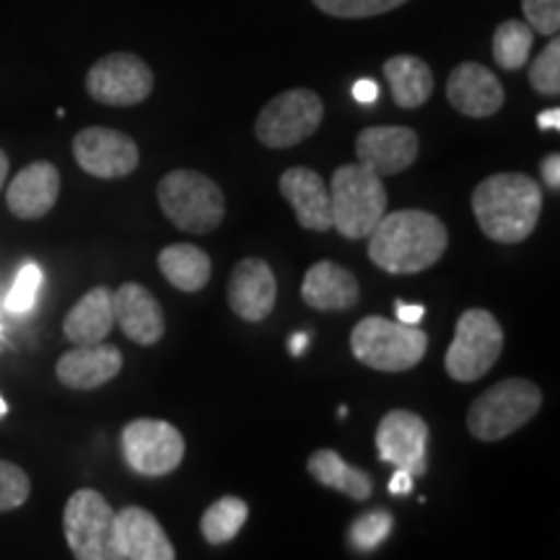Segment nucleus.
Instances as JSON below:
<instances>
[{
  "instance_id": "obj_1",
  "label": "nucleus",
  "mask_w": 560,
  "mask_h": 560,
  "mask_svg": "<svg viewBox=\"0 0 560 560\" xmlns=\"http://www.w3.org/2000/svg\"><path fill=\"white\" fill-rule=\"evenodd\" d=\"M450 247V231L439 215L405 208L384 213L369 234V257L389 276H416L436 265Z\"/></svg>"
},
{
  "instance_id": "obj_2",
  "label": "nucleus",
  "mask_w": 560,
  "mask_h": 560,
  "mask_svg": "<svg viewBox=\"0 0 560 560\" xmlns=\"http://www.w3.org/2000/svg\"><path fill=\"white\" fill-rule=\"evenodd\" d=\"M472 213L482 234L499 244L529 240L542 213V187L527 174L501 172L472 192Z\"/></svg>"
},
{
  "instance_id": "obj_3",
  "label": "nucleus",
  "mask_w": 560,
  "mask_h": 560,
  "mask_svg": "<svg viewBox=\"0 0 560 560\" xmlns=\"http://www.w3.org/2000/svg\"><path fill=\"white\" fill-rule=\"evenodd\" d=\"M332 229L346 240H369L387 213L384 179L363 164H342L330 182Z\"/></svg>"
},
{
  "instance_id": "obj_4",
  "label": "nucleus",
  "mask_w": 560,
  "mask_h": 560,
  "mask_svg": "<svg viewBox=\"0 0 560 560\" xmlns=\"http://www.w3.org/2000/svg\"><path fill=\"white\" fill-rule=\"evenodd\" d=\"M159 206L185 234H210L226 215L221 187L202 172L174 170L159 182Z\"/></svg>"
},
{
  "instance_id": "obj_5",
  "label": "nucleus",
  "mask_w": 560,
  "mask_h": 560,
  "mask_svg": "<svg viewBox=\"0 0 560 560\" xmlns=\"http://www.w3.org/2000/svg\"><path fill=\"white\" fill-rule=\"evenodd\" d=\"M542 408V392L522 376H511L482 392L467 412V431L478 441H501L516 433Z\"/></svg>"
},
{
  "instance_id": "obj_6",
  "label": "nucleus",
  "mask_w": 560,
  "mask_h": 560,
  "mask_svg": "<svg viewBox=\"0 0 560 560\" xmlns=\"http://www.w3.org/2000/svg\"><path fill=\"white\" fill-rule=\"evenodd\" d=\"M429 348V335L418 327L387 317H363L350 332V350L363 366L374 371H410L423 361Z\"/></svg>"
},
{
  "instance_id": "obj_7",
  "label": "nucleus",
  "mask_w": 560,
  "mask_h": 560,
  "mask_svg": "<svg viewBox=\"0 0 560 560\" xmlns=\"http://www.w3.org/2000/svg\"><path fill=\"white\" fill-rule=\"evenodd\" d=\"M62 529L75 560H125L117 514L96 490L81 488L70 495Z\"/></svg>"
},
{
  "instance_id": "obj_8",
  "label": "nucleus",
  "mask_w": 560,
  "mask_h": 560,
  "mask_svg": "<svg viewBox=\"0 0 560 560\" xmlns=\"http://www.w3.org/2000/svg\"><path fill=\"white\" fill-rule=\"evenodd\" d=\"M503 350V330L488 310H467L446 350V374L454 382H478L495 366Z\"/></svg>"
},
{
  "instance_id": "obj_9",
  "label": "nucleus",
  "mask_w": 560,
  "mask_h": 560,
  "mask_svg": "<svg viewBox=\"0 0 560 560\" xmlns=\"http://www.w3.org/2000/svg\"><path fill=\"white\" fill-rule=\"evenodd\" d=\"M325 117V104L312 89H289L265 104L255 122V136L268 149H291L312 138Z\"/></svg>"
},
{
  "instance_id": "obj_10",
  "label": "nucleus",
  "mask_w": 560,
  "mask_h": 560,
  "mask_svg": "<svg viewBox=\"0 0 560 560\" xmlns=\"http://www.w3.org/2000/svg\"><path fill=\"white\" fill-rule=\"evenodd\" d=\"M120 444L130 470L145 478L170 475L185 459V436L159 418L130 420L122 429Z\"/></svg>"
},
{
  "instance_id": "obj_11",
  "label": "nucleus",
  "mask_w": 560,
  "mask_h": 560,
  "mask_svg": "<svg viewBox=\"0 0 560 560\" xmlns=\"http://www.w3.org/2000/svg\"><path fill=\"white\" fill-rule=\"evenodd\" d=\"M86 91L91 100L107 107H136L151 96L153 73L138 55L112 52L91 66Z\"/></svg>"
},
{
  "instance_id": "obj_12",
  "label": "nucleus",
  "mask_w": 560,
  "mask_h": 560,
  "mask_svg": "<svg viewBox=\"0 0 560 560\" xmlns=\"http://www.w3.org/2000/svg\"><path fill=\"white\" fill-rule=\"evenodd\" d=\"M73 156L91 177L120 179L138 170L136 140L112 128H83L73 138Z\"/></svg>"
},
{
  "instance_id": "obj_13",
  "label": "nucleus",
  "mask_w": 560,
  "mask_h": 560,
  "mask_svg": "<svg viewBox=\"0 0 560 560\" xmlns=\"http://www.w3.org/2000/svg\"><path fill=\"white\" fill-rule=\"evenodd\" d=\"M380 457L412 478L425 475V452H429V425L410 410H392L380 420L376 429Z\"/></svg>"
},
{
  "instance_id": "obj_14",
  "label": "nucleus",
  "mask_w": 560,
  "mask_h": 560,
  "mask_svg": "<svg viewBox=\"0 0 560 560\" xmlns=\"http://www.w3.org/2000/svg\"><path fill=\"white\" fill-rule=\"evenodd\" d=\"M420 151L418 132L402 125H374L359 132L355 138V156L359 164L369 166L380 177H392L410 170Z\"/></svg>"
},
{
  "instance_id": "obj_15",
  "label": "nucleus",
  "mask_w": 560,
  "mask_h": 560,
  "mask_svg": "<svg viewBox=\"0 0 560 560\" xmlns=\"http://www.w3.org/2000/svg\"><path fill=\"white\" fill-rule=\"evenodd\" d=\"M446 100L459 115L482 120V117L495 115L506 102V91L493 70L480 66V62H459L446 81Z\"/></svg>"
},
{
  "instance_id": "obj_16",
  "label": "nucleus",
  "mask_w": 560,
  "mask_h": 560,
  "mask_svg": "<svg viewBox=\"0 0 560 560\" xmlns=\"http://www.w3.org/2000/svg\"><path fill=\"white\" fill-rule=\"evenodd\" d=\"M278 283L270 265L260 257H247L231 270L229 306L244 322H262L276 310Z\"/></svg>"
},
{
  "instance_id": "obj_17",
  "label": "nucleus",
  "mask_w": 560,
  "mask_h": 560,
  "mask_svg": "<svg viewBox=\"0 0 560 560\" xmlns=\"http://www.w3.org/2000/svg\"><path fill=\"white\" fill-rule=\"evenodd\" d=\"M280 195L289 200V206L296 213L301 229L325 231L332 229V206H330V187L310 166H291L280 174L278 179Z\"/></svg>"
},
{
  "instance_id": "obj_18",
  "label": "nucleus",
  "mask_w": 560,
  "mask_h": 560,
  "mask_svg": "<svg viewBox=\"0 0 560 560\" xmlns=\"http://www.w3.org/2000/svg\"><path fill=\"white\" fill-rule=\"evenodd\" d=\"M112 310H115V322L120 325L125 338L138 346H153L164 338V310L156 296L140 283H122L112 293Z\"/></svg>"
},
{
  "instance_id": "obj_19",
  "label": "nucleus",
  "mask_w": 560,
  "mask_h": 560,
  "mask_svg": "<svg viewBox=\"0 0 560 560\" xmlns=\"http://www.w3.org/2000/svg\"><path fill=\"white\" fill-rule=\"evenodd\" d=\"M60 195V172L50 161H34L11 179L5 190L9 210L21 221H34L55 208Z\"/></svg>"
},
{
  "instance_id": "obj_20",
  "label": "nucleus",
  "mask_w": 560,
  "mask_h": 560,
  "mask_svg": "<svg viewBox=\"0 0 560 560\" xmlns=\"http://www.w3.org/2000/svg\"><path fill=\"white\" fill-rule=\"evenodd\" d=\"M120 350L115 346H107V342H94V346H79L62 353L55 374H58V380L68 389L89 392L115 380L120 374Z\"/></svg>"
},
{
  "instance_id": "obj_21",
  "label": "nucleus",
  "mask_w": 560,
  "mask_h": 560,
  "mask_svg": "<svg viewBox=\"0 0 560 560\" xmlns=\"http://www.w3.org/2000/svg\"><path fill=\"white\" fill-rule=\"evenodd\" d=\"M301 299L317 312H348L359 304L361 285L353 272L342 265L322 260L306 270Z\"/></svg>"
},
{
  "instance_id": "obj_22",
  "label": "nucleus",
  "mask_w": 560,
  "mask_h": 560,
  "mask_svg": "<svg viewBox=\"0 0 560 560\" xmlns=\"http://www.w3.org/2000/svg\"><path fill=\"white\" fill-rule=\"evenodd\" d=\"M117 532L125 560H174L172 540L156 516L140 506H128L117 514Z\"/></svg>"
},
{
  "instance_id": "obj_23",
  "label": "nucleus",
  "mask_w": 560,
  "mask_h": 560,
  "mask_svg": "<svg viewBox=\"0 0 560 560\" xmlns=\"http://www.w3.org/2000/svg\"><path fill=\"white\" fill-rule=\"evenodd\" d=\"M115 327V310H112V291L91 289L79 299V304L68 312L66 322H62V332L75 346H94V342H104V338Z\"/></svg>"
},
{
  "instance_id": "obj_24",
  "label": "nucleus",
  "mask_w": 560,
  "mask_h": 560,
  "mask_svg": "<svg viewBox=\"0 0 560 560\" xmlns=\"http://www.w3.org/2000/svg\"><path fill=\"white\" fill-rule=\"evenodd\" d=\"M384 79L389 83L392 100L402 109H418L431 100L433 73L429 62L416 55H395L384 62Z\"/></svg>"
},
{
  "instance_id": "obj_25",
  "label": "nucleus",
  "mask_w": 560,
  "mask_h": 560,
  "mask_svg": "<svg viewBox=\"0 0 560 560\" xmlns=\"http://www.w3.org/2000/svg\"><path fill=\"white\" fill-rule=\"evenodd\" d=\"M159 270L177 291L198 293L210 283L213 262H210L208 252L195 247V244H170V247L161 249Z\"/></svg>"
},
{
  "instance_id": "obj_26",
  "label": "nucleus",
  "mask_w": 560,
  "mask_h": 560,
  "mask_svg": "<svg viewBox=\"0 0 560 560\" xmlns=\"http://www.w3.org/2000/svg\"><path fill=\"white\" fill-rule=\"evenodd\" d=\"M306 470L319 486L346 493L353 501H366L374 493V480L369 472L359 470V467H350L338 452L332 450H319L314 452L310 462H306Z\"/></svg>"
},
{
  "instance_id": "obj_27",
  "label": "nucleus",
  "mask_w": 560,
  "mask_h": 560,
  "mask_svg": "<svg viewBox=\"0 0 560 560\" xmlns=\"http://www.w3.org/2000/svg\"><path fill=\"white\" fill-rule=\"evenodd\" d=\"M249 506L247 501L236 499V495H223L215 503H210L200 520V532L210 545L231 542L240 535L244 524H247Z\"/></svg>"
},
{
  "instance_id": "obj_28",
  "label": "nucleus",
  "mask_w": 560,
  "mask_h": 560,
  "mask_svg": "<svg viewBox=\"0 0 560 560\" xmlns=\"http://www.w3.org/2000/svg\"><path fill=\"white\" fill-rule=\"evenodd\" d=\"M532 45H535V32L529 30L527 21H501L493 34V58L503 70H520L529 62Z\"/></svg>"
},
{
  "instance_id": "obj_29",
  "label": "nucleus",
  "mask_w": 560,
  "mask_h": 560,
  "mask_svg": "<svg viewBox=\"0 0 560 560\" xmlns=\"http://www.w3.org/2000/svg\"><path fill=\"white\" fill-rule=\"evenodd\" d=\"M392 524H395V520H392L389 511H382V509L369 511V514L359 516V520L350 524L348 542L359 552L376 550L389 537Z\"/></svg>"
},
{
  "instance_id": "obj_30",
  "label": "nucleus",
  "mask_w": 560,
  "mask_h": 560,
  "mask_svg": "<svg viewBox=\"0 0 560 560\" xmlns=\"http://www.w3.org/2000/svg\"><path fill=\"white\" fill-rule=\"evenodd\" d=\"M529 86L542 96L560 94V39L552 37L529 66Z\"/></svg>"
},
{
  "instance_id": "obj_31",
  "label": "nucleus",
  "mask_w": 560,
  "mask_h": 560,
  "mask_svg": "<svg viewBox=\"0 0 560 560\" xmlns=\"http://www.w3.org/2000/svg\"><path fill=\"white\" fill-rule=\"evenodd\" d=\"M405 3H408V0H314V5H317L322 13L335 19L382 16V13L400 9Z\"/></svg>"
},
{
  "instance_id": "obj_32",
  "label": "nucleus",
  "mask_w": 560,
  "mask_h": 560,
  "mask_svg": "<svg viewBox=\"0 0 560 560\" xmlns=\"http://www.w3.org/2000/svg\"><path fill=\"white\" fill-rule=\"evenodd\" d=\"M42 289V268L37 262L21 265L16 280H13L9 296H5V310L11 314H26L37 301Z\"/></svg>"
},
{
  "instance_id": "obj_33",
  "label": "nucleus",
  "mask_w": 560,
  "mask_h": 560,
  "mask_svg": "<svg viewBox=\"0 0 560 560\" xmlns=\"http://www.w3.org/2000/svg\"><path fill=\"white\" fill-rule=\"evenodd\" d=\"M30 475L21 470V467L11 465V462L0 459V514L19 509L21 503H26V499H30Z\"/></svg>"
},
{
  "instance_id": "obj_34",
  "label": "nucleus",
  "mask_w": 560,
  "mask_h": 560,
  "mask_svg": "<svg viewBox=\"0 0 560 560\" xmlns=\"http://www.w3.org/2000/svg\"><path fill=\"white\" fill-rule=\"evenodd\" d=\"M529 30L545 37H556L560 30V0H522Z\"/></svg>"
},
{
  "instance_id": "obj_35",
  "label": "nucleus",
  "mask_w": 560,
  "mask_h": 560,
  "mask_svg": "<svg viewBox=\"0 0 560 560\" xmlns=\"http://www.w3.org/2000/svg\"><path fill=\"white\" fill-rule=\"evenodd\" d=\"M542 179L550 190H560V156L558 153H550V156L542 159Z\"/></svg>"
},
{
  "instance_id": "obj_36",
  "label": "nucleus",
  "mask_w": 560,
  "mask_h": 560,
  "mask_svg": "<svg viewBox=\"0 0 560 560\" xmlns=\"http://www.w3.org/2000/svg\"><path fill=\"white\" fill-rule=\"evenodd\" d=\"M353 100L361 102V104H374L376 100H380V86H376L374 81L363 79L353 86Z\"/></svg>"
},
{
  "instance_id": "obj_37",
  "label": "nucleus",
  "mask_w": 560,
  "mask_h": 560,
  "mask_svg": "<svg viewBox=\"0 0 560 560\" xmlns=\"http://www.w3.org/2000/svg\"><path fill=\"white\" fill-rule=\"evenodd\" d=\"M423 314H425V310L423 306H412V304H402V301H397V317H400V322L402 325H418L420 319H423Z\"/></svg>"
},
{
  "instance_id": "obj_38",
  "label": "nucleus",
  "mask_w": 560,
  "mask_h": 560,
  "mask_svg": "<svg viewBox=\"0 0 560 560\" xmlns=\"http://www.w3.org/2000/svg\"><path fill=\"white\" fill-rule=\"evenodd\" d=\"M410 490H412V475H410V472L397 470L395 475H392V480H389V493L402 495V493H410Z\"/></svg>"
},
{
  "instance_id": "obj_39",
  "label": "nucleus",
  "mask_w": 560,
  "mask_h": 560,
  "mask_svg": "<svg viewBox=\"0 0 560 560\" xmlns=\"http://www.w3.org/2000/svg\"><path fill=\"white\" fill-rule=\"evenodd\" d=\"M537 125H540L542 130H558L560 128V109L542 112V115L537 117Z\"/></svg>"
},
{
  "instance_id": "obj_40",
  "label": "nucleus",
  "mask_w": 560,
  "mask_h": 560,
  "mask_svg": "<svg viewBox=\"0 0 560 560\" xmlns=\"http://www.w3.org/2000/svg\"><path fill=\"white\" fill-rule=\"evenodd\" d=\"M5 177H9V156H5V151L0 149V190L5 187Z\"/></svg>"
},
{
  "instance_id": "obj_41",
  "label": "nucleus",
  "mask_w": 560,
  "mask_h": 560,
  "mask_svg": "<svg viewBox=\"0 0 560 560\" xmlns=\"http://www.w3.org/2000/svg\"><path fill=\"white\" fill-rule=\"evenodd\" d=\"M304 348H306V335H293V338H291V353L301 355V353H304Z\"/></svg>"
},
{
  "instance_id": "obj_42",
  "label": "nucleus",
  "mask_w": 560,
  "mask_h": 560,
  "mask_svg": "<svg viewBox=\"0 0 560 560\" xmlns=\"http://www.w3.org/2000/svg\"><path fill=\"white\" fill-rule=\"evenodd\" d=\"M5 412H9V405H5V400H3V397H0V418H3V416H5Z\"/></svg>"
}]
</instances>
